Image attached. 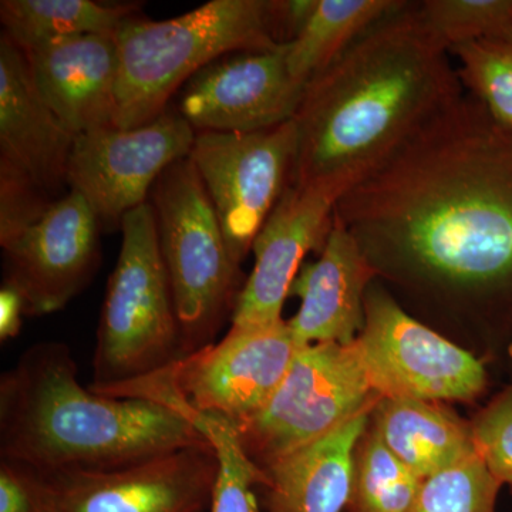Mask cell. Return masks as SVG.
<instances>
[{
	"mask_svg": "<svg viewBox=\"0 0 512 512\" xmlns=\"http://www.w3.org/2000/svg\"><path fill=\"white\" fill-rule=\"evenodd\" d=\"M158 242L173 292L183 356L215 342L231 320L245 279L190 157L153 188Z\"/></svg>",
	"mask_w": 512,
	"mask_h": 512,
	"instance_id": "obj_5",
	"label": "cell"
},
{
	"mask_svg": "<svg viewBox=\"0 0 512 512\" xmlns=\"http://www.w3.org/2000/svg\"><path fill=\"white\" fill-rule=\"evenodd\" d=\"M100 229L87 201L70 190L35 224L0 242L3 284L22 295L26 315L60 311L86 288L99 269Z\"/></svg>",
	"mask_w": 512,
	"mask_h": 512,
	"instance_id": "obj_12",
	"label": "cell"
},
{
	"mask_svg": "<svg viewBox=\"0 0 512 512\" xmlns=\"http://www.w3.org/2000/svg\"><path fill=\"white\" fill-rule=\"evenodd\" d=\"M503 487L476 454L426 478L407 512H497Z\"/></svg>",
	"mask_w": 512,
	"mask_h": 512,
	"instance_id": "obj_27",
	"label": "cell"
},
{
	"mask_svg": "<svg viewBox=\"0 0 512 512\" xmlns=\"http://www.w3.org/2000/svg\"><path fill=\"white\" fill-rule=\"evenodd\" d=\"M288 45L214 60L181 87L178 114L197 133H252L295 120L306 84L289 72Z\"/></svg>",
	"mask_w": 512,
	"mask_h": 512,
	"instance_id": "obj_13",
	"label": "cell"
},
{
	"mask_svg": "<svg viewBox=\"0 0 512 512\" xmlns=\"http://www.w3.org/2000/svg\"><path fill=\"white\" fill-rule=\"evenodd\" d=\"M404 3V0H318L301 35L288 45V67L293 79L308 86L367 30Z\"/></svg>",
	"mask_w": 512,
	"mask_h": 512,
	"instance_id": "obj_21",
	"label": "cell"
},
{
	"mask_svg": "<svg viewBox=\"0 0 512 512\" xmlns=\"http://www.w3.org/2000/svg\"><path fill=\"white\" fill-rule=\"evenodd\" d=\"M188 420L217 454L218 474L210 511L262 512L256 491L265 483V473L245 453L234 426L214 417L190 416Z\"/></svg>",
	"mask_w": 512,
	"mask_h": 512,
	"instance_id": "obj_25",
	"label": "cell"
},
{
	"mask_svg": "<svg viewBox=\"0 0 512 512\" xmlns=\"http://www.w3.org/2000/svg\"><path fill=\"white\" fill-rule=\"evenodd\" d=\"M200 446L211 443L177 410L84 387L66 343L30 346L0 377V457L40 473L116 470Z\"/></svg>",
	"mask_w": 512,
	"mask_h": 512,
	"instance_id": "obj_3",
	"label": "cell"
},
{
	"mask_svg": "<svg viewBox=\"0 0 512 512\" xmlns=\"http://www.w3.org/2000/svg\"><path fill=\"white\" fill-rule=\"evenodd\" d=\"M55 201L25 173L0 161V242L35 224Z\"/></svg>",
	"mask_w": 512,
	"mask_h": 512,
	"instance_id": "obj_29",
	"label": "cell"
},
{
	"mask_svg": "<svg viewBox=\"0 0 512 512\" xmlns=\"http://www.w3.org/2000/svg\"><path fill=\"white\" fill-rule=\"evenodd\" d=\"M298 349L288 320L231 325L218 342L188 353L151 375L96 393L148 400L185 417H214L238 426L268 403Z\"/></svg>",
	"mask_w": 512,
	"mask_h": 512,
	"instance_id": "obj_7",
	"label": "cell"
},
{
	"mask_svg": "<svg viewBox=\"0 0 512 512\" xmlns=\"http://www.w3.org/2000/svg\"><path fill=\"white\" fill-rule=\"evenodd\" d=\"M377 279L458 345L512 349V130L464 93L336 205Z\"/></svg>",
	"mask_w": 512,
	"mask_h": 512,
	"instance_id": "obj_1",
	"label": "cell"
},
{
	"mask_svg": "<svg viewBox=\"0 0 512 512\" xmlns=\"http://www.w3.org/2000/svg\"><path fill=\"white\" fill-rule=\"evenodd\" d=\"M485 466L512 491V383L470 420Z\"/></svg>",
	"mask_w": 512,
	"mask_h": 512,
	"instance_id": "obj_28",
	"label": "cell"
},
{
	"mask_svg": "<svg viewBox=\"0 0 512 512\" xmlns=\"http://www.w3.org/2000/svg\"><path fill=\"white\" fill-rule=\"evenodd\" d=\"M423 483L424 478L394 456L369 423L353 453L346 512H407Z\"/></svg>",
	"mask_w": 512,
	"mask_h": 512,
	"instance_id": "obj_23",
	"label": "cell"
},
{
	"mask_svg": "<svg viewBox=\"0 0 512 512\" xmlns=\"http://www.w3.org/2000/svg\"><path fill=\"white\" fill-rule=\"evenodd\" d=\"M372 407L308 446L262 468V512H342L352 490L353 453Z\"/></svg>",
	"mask_w": 512,
	"mask_h": 512,
	"instance_id": "obj_19",
	"label": "cell"
},
{
	"mask_svg": "<svg viewBox=\"0 0 512 512\" xmlns=\"http://www.w3.org/2000/svg\"><path fill=\"white\" fill-rule=\"evenodd\" d=\"M357 345L379 397L473 403L487 390L483 357L407 312L379 279L367 291Z\"/></svg>",
	"mask_w": 512,
	"mask_h": 512,
	"instance_id": "obj_9",
	"label": "cell"
},
{
	"mask_svg": "<svg viewBox=\"0 0 512 512\" xmlns=\"http://www.w3.org/2000/svg\"><path fill=\"white\" fill-rule=\"evenodd\" d=\"M197 131L173 111L136 128L106 127L74 137L67 185L92 208L101 228H116L147 204L158 178L190 157Z\"/></svg>",
	"mask_w": 512,
	"mask_h": 512,
	"instance_id": "obj_11",
	"label": "cell"
},
{
	"mask_svg": "<svg viewBox=\"0 0 512 512\" xmlns=\"http://www.w3.org/2000/svg\"><path fill=\"white\" fill-rule=\"evenodd\" d=\"M369 423L394 456L424 480L478 454L470 420L446 403L379 397Z\"/></svg>",
	"mask_w": 512,
	"mask_h": 512,
	"instance_id": "obj_20",
	"label": "cell"
},
{
	"mask_svg": "<svg viewBox=\"0 0 512 512\" xmlns=\"http://www.w3.org/2000/svg\"><path fill=\"white\" fill-rule=\"evenodd\" d=\"M116 127L128 130L163 116L168 101L205 66L242 50L281 46L272 33L269 0H211L185 15H134L117 30Z\"/></svg>",
	"mask_w": 512,
	"mask_h": 512,
	"instance_id": "obj_4",
	"label": "cell"
},
{
	"mask_svg": "<svg viewBox=\"0 0 512 512\" xmlns=\"http://www.w3.org/2000/svg\"><path fill=\"white\" fill-rule=\"evenodd\" d=\"M140 9L136 5H101L92 0H2L0 20L22 50L64 37L116 36L117 30Z\"/></svg>",
	"mask_w": 512,
	"mask_h": 512,
	"instance_id": "obj_22",
	"label": "cell"
},
{
	"mask_svg": "<svg viewBox=\"0 0 512 512\" xmlns=\"http://www.w3.org/2000/svg\"><path fill=\"white\" fill-rule=\"evenodd\" d=\"M0 512H60L46 474L18 461L0 460Z\"/></svg>",
	"mask_w": 512,
	"mask_h": 512,
	"instance_id": "obj_30",
	"label": "cell"
},
{
	"mask_svg": "<svg viewBox=\"0 0 512 512\" xmlns=\"http://www.w3.org/2000/svg\"><path fill=\"white\" fill-rule=\"evenodd\" d=\"M23 52L40 96L74 137L116 127L119 53L114 36L64 37Z\"/></svg>",
	"mask_w": 512,
	"mask_h": 512,
	"instance_id": "obj_17",
	"label": "cell"
},
{
	"mask_svg": "<svg viewBox=\"0 0 512 512\" xmlns=\"http://www.w3.org/2000/svg\"><path fill=\"white\" fill-rule=\"evenodd\" d=\"M464 92L416 2L384 18L306 86L292 185H355Z\"/></svg>",
	"mask_w": 512,
	"mask_h": 512,
	"instance_id": "obj_2",
	"label": "cell"
},
{
	"mask_svg": "<svg viewBox=\"0 0 512 512\" xmlns=\"http://www.w3.org/2000/svg\"><path fill=\"white\" fill-rule=\"evenodd\" d=\"M107 282L93 357L94 392L141 379L183 357L170 279L150 202L128 212Z\"/></svg>",
	"mask_w": 512,
	"mask_h": 512,
	"instance_id": "obj_6",
	"label": "cell"
},
{
	"mask_svg": "<svg viewBox=\"0 0 512 512\" xmlns=\"http://www.w3.org/2000/svg\"><path fill=\"white\" fill-rule=\"evenodd\" d=\"M417 16L441 47H454L512 29V0H423Z\"/></svg>",
	"mask_w": 512,
	"mask_h": 512,
	"instance_id": "obj_26",
	"label": "cell"
},
{
	"mask_svg": "<svg viewBox=\"0 0 512 512\" xmlns=\"http://www.w3.org/2000/svg\"><path fill=\"white\" fill-rule=\"evenodd\" d=\"M26 305L22 295L13 286L3 284L0 289V340L15 339L22 329Z\"/></svg>",
	"mask_w": 512,
	"mask_h": 512,
	"instance_id": "obj_32",
	"label": "cell"
},
{
	"mask_svg": "<svg viewBox=\"0 0 512 512\" xmlns=\"http://www.w3.org/2000/svg\"><path fill=\"white\" fill-rule=\"evenodd\" d=\"M352 185L319 180L289 185L252 245L254 266L245 278L231 325L278 322L305 258L320 254L333 224L336 205Z\"/></svg>",
	"mask_w": 512,
	"mask_h": 512,
	"instance_id": "obj_14",
	"label": "cell"
},
{
	"mask_svg": "<svg viewBox=\"0 0 512 512\" xmlns=\"http://www.w3.org/2000/svg\"><path fill=\"white\" fill-rule=\"evenodd\" d=\"M375 281V268L356 238L335 218L322 252L303 264L291 286V295L301 299L288 319L296 345L355 343L365 328L366 295Z\"/></svg>",
	"mask_w": 512,
	"mask_h": 512,
	"instance_id": "obj_16",
	"label": "cell"
},
{
	"mask_svg": "<svg viewBox=\"0 0 512 512\" xmlns=\"http://www.w3.org/2000/svg\"><path fill=\"white\" fill-rule=\"evenodd\" d=\"M296 153L295 120L252 133L201 131L195 136L190 160L238 265L291 185Z\"/></svg>",
	"mask_w": 512,
	"mask_h": 512,
	"instance_id": "obj_10",
	"label": "cell"
},
{
	"mask_svg": "<svg viewBox=\"0 0 512 512\" xmlns=\"http://www.w3.org/2000/svg\"><path fill=\"white\" fill-rule=\"evenodd\" d=\"M74 136L40 96L25 52L0 36V161L50 195L67 184Z\"/></svg>",
	"mask_w": 512,
	"mask_h": 512,
	"instance_id": "obj_18",
	"label": "cell"
},
{
	"mask_svg": "<svg viewBox=\"0 0 512 512\" xmlns=\"http://www.w3.org/2000/svg\"><path fill=\"white\" fill-rule=\"evenodd\" d=\"M217 474L214 448L200 446L116 470L46 476L55 488L60 512H207Z\"/></svg>",
	"mask_w": 512,
	"mask_h": 512,
	"instance_id": "obj_15",
	"label": "cell"
},
{
	"mask_svg": "<svg viewBox=\"0 0 512 512\" xmlns=\"http://www.w3.org/2000/svg\"><path fill=\"white\" fill-rule=\"evenodd\" d=\"M379 400L357 340L299 348L268 403L234 426L239 443L259 468L322 439Z\"/></svg>",
	"mask_w": 512,
	"mask_h": 512,
	"instance_id": "obj_8",
	"label": "cell"
},
{
	"mask_svg": "<svg viewBox=\"0 0 512 512\" xmlns=\"http://www.w3.org/2000/svg\"><path fill=\"white\" fill-rule=\"evenodd\" d=\"M461 86L498 126L512 130V29L454 47Z\"/></svg>",
	"mask_w": 512,
	"mask_h": 512,
	"instance_id": "obj_24",
	"label": "cell"
},
{
	"mask_svg": "<svg viewBox=\"0 0 512 512\" xmlns=\"http://www.w3.org/2000/svg\"><path fill=\"white\" fill-rule=\"evenodd\" d=\"M316 5L318 0H269V19L276 42L288 45L301 35Z\"/></svg>",
	"mask_w": 512,
	"mask_h": 512,
	"instance_id": "obj_31",
	"label": "cell"
}]
</instances>
